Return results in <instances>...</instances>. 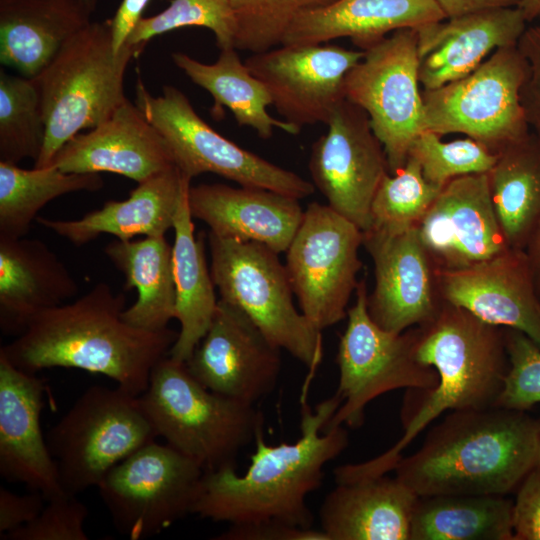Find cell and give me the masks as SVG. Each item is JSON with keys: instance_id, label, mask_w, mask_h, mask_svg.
<instances>
[{"instance_id": "6da1fadb", "label": "cell", "mask_w": 540, "mask_h": 540, "mask_svg": "<svg viewBox=\"0 0 540 540\" xmlns=\"http://www.w3.org/2000/svg\"><path fill=\"white\" fill-rule=\"evenodd\" d=\"M341 404L337 394L312 409L302 406L300 437L293 443L270 445L263 429L245 474L235 466L205 471L192 514L229 525L275 522L312 528L307 496L317 490L324 467L349 443L343 426H325Z\"/></svg>"}, {"instance_id": "7a4b0ae2", "label": "cell", "mask_w": 540, "mask_h": 540, "mask_svg": "<svg viewBox=\"0 0 540 540\" xmlns=\"http://www.w3.org/2000/svg\"><path fill=\"white\" fill-rule=\"evenodd\" d=\"M414 333L415 356L435 369L437 384L407 390L399 440L366 462L337 467V481L376 477L393 470L404 449L447 411L495 406L509 369L504 328L443 301L435 316Z\"/></svg>"}, {"instance_id": "3957f363", "label": "cell", "mask_w": 540, "mask_h": 540, "mask_svg": "<svg viewBox=\"0 0 540 540\" xmlns=\"http://www.w3.org/2000/svg\"><path fill=\"white\" fill-rule=\"evenodd\" d=\"M125 302L124 293L115 294L109 284L97 283L75 301L35 315L0 353L27 373L55 367L81 369L104 375L140 396L178 333L128 324L122 318Z\"/></svg>"}, {"instance_id": "277c9868", "label": "cell", "mask_w": 540, "mask_h": 540, "mask_svg": "<svg viewBox=\"0 0 540 540\" xmlns=\"http://www.w3.org/2000/svg\"><path fill=\"white\" fill-rule=\"evenodd\" d=\"M539 463L540 420L492 406L451 411L393 470L417 496H506Z\"/></svg>"}, {"instance_id": "5b68a950", "label": "cell", "mask_w": 540, "mask_h": 540, "mask_svg": "<svg viewBox=\"0 0 540 540\" xmlns=\"http://www.w3.org/2000/svg\"><path fill=\"white\" fill-rule=\"evenodd\" d=\"M143 49L125 44L116 52L110 19L91 21L62 46L33 78L46 125L35 168L50 166L72 137L102 123L127 99L125 72Z\"/></svg>"}, {"instance_id": "8992f818", "label": "cell", "mask_w": 540, "mask_h": 540, "mask_svg": "<svg viewBox=\"0 0 540 540\" xmlns=\"http://www.w3.org/2000/svg\"><path fill=\"white\" fill-rule=\"evenodd\" d=\"M140 400L157 437L205 471L235 466L241 449L263 429V415L255 404L207 389L185 362L169 355L153 368Z\"/></svg>"}, {"instance_id": "52a82bcc", "label": "cell", "mask_w": 540, "mask_h": 540, "mask_svg": "<svg viewBox=\"0 0 540 540\" xmlns=\"http://www.w3.org/2000/svg\"><path fill=\"white\" fill-rule=\"evenodd\" d=\"M208 244L220 299L240 309L272 343L315 371L323 355L321 331L294 305L279 254L261 243L210 232Z\"/></svg>"}, {"instance_id": "ba28073f", "label": "cell", "mask_w": 540, "mask_h": 540, "mask_svg": "<svg viewBox=\"0 0 540 540\" xmlns=\"http://www.w3.org/2000/svg\"><path fill=\"white\" fill-rule=\"evenodd\" d=\"M140 396L123 388H87L46 435L63 490L77 495L119 462L156 440Z\"/></svg>"}, {"instance_id": "9c48e42d", "label": "cell", "mask_w": 540, "mask_h": 540, "mask_svg": "<svg viewBox=\"0 0 540 540\" xmlns=\"http://www.w3.org/2000/svg\"><path fill=\"white\" fill-rule=\"evenodd\" d=\"M528 65L516 46L499 48L474 71L435 89H423V130L461 133L494 154L530 133L520 92Z\"/></svg>"}, {"instance_id": "30bf717a", "label": "cell", "mask_w": 540, "mask_h": 540, "mask_svg": "<svg viewBox=\"0 0 540 540\" xmlns=\"http://www.w3.org/2000/svg\"><path fill=\"white\" fill-rule=\"evenodd\" d=\"M136 104L167 144L175 165L190 179L213 173L240 186L268 189L296 199L314 193L312 182L223 137L194 110L177 88L153 96L138 78Z\"/></svg>"}, {"instance_id": "8fae6325", "label": "cell", "mask_w": 540, "mask_h": 540, "mask_svg": "<svg viewBox=\"0 0 540 540\" xmlns=\"http://www.w3.org/2000/svg\"><path fill=\"white\" fill-rule=\"evenodd\" d=\"M355 293L336 357L339 382L335 394L341 404L325 430L343 425L357 428L364 422L366 406L378 396L401 388L428 389L438 381L435 369L415 356L414 329L394 333L381 328L368 313L364 280Z\"/></svg>"}, {"instance_id": "7c38bea8", "label": "cell", "mask_w": 540, "mask_h": 540, "mask_svg": "<svg viewBox=\"0 0 540 540\" xmlns=\"http://www.w3.org/2000/svg\"><path fill=\"white\" fill-rule=\"evenodd\" d=\"M204 472L193 459L154 440L116 464L97 488L115 528L140 540L192 514Z\"/></svg>"}, {"instance_id": "4fadbf2b", "label": "cell", "mask_w": 540, "mask_h": 540, "mask_svg": "<svg viewBox=\"0 0 540 540\" xmlns=\"http://www.w3.org/2000/svg\"><path fill=\"white\" fill-rule=\"evenodd\" d=\"M363 51L345 77L344 96L367 113L393 174L423 131L416 29L396 30Z\"/></svg>"}, {"instance_id": "5bb4252c", "label": "cell", "mask_w": 540, "mask_h": 540, "mask_svg": "<svg viewBox=\"0 0 540 540\" xmlns=\"http://www.w3.org/2000/svg\"><path fill=\"white\" fill-rule=\"evenodd\" d=\"M363 232L328 204L310 203L286 250V271L300 311L319 331L347 317L362 267Z\"/></svg>"}, {"instance_id": "9a60e30c", "label": "cell", "mask_w": 540, "mask_h": 540, "mask_svg": "<svg viewBox=\"0 0 540 540\" xmlns=\"http://www.w3.org/2000/svg\"><path fill=\"white\" fill-rule=\"evenodd\" d=\"M328 130L312 145V184L338 214L362 232L371 226V206L383 177L390 173L386 153L367 113L347 99L326 123Z\"/></svg>"}, {"instance_id": "2e32d148", "label": "cell", "mask_w": 540, "mask_h": 540, "mask_svg": "<svg viewBox=\"0 0 540 540\" xmlns=\"http://www.w3.org/2000/svg\"><path fill=\"white\" fill-rule=\"evenodd\" d=\"M363 56V50L333 44L279 45L253 53L245 65L265 85L284 121L301 129L327 123L345 99L347 73Z\"/></svg>"}, {"instance_id": "e0dca14e", "label": "cell", "mask_w": 540, "mask_h": 540, "mask_svg": "<svg viewBox=\"0 0 540 540\" xmlns=\"http://www.w3.org/2000/svg\"><path fill=\"white\" fill-rule=\"evenodd\" d=\"M185 364L207 389L255 404L277 385L281 349L245 313L219 299L209 328Z\"/></svg>"}, {"instance_id": "ac0fdd59", "label": "cell", "mask_w": 540, "mask_h": 540, "mask_svg": "<svg viewBox=\"0 0 540 540\" xmlns=\"http://www.w3.org/2000/svg\"><path fill=\"white\" fill-rule=\"evenodd\" d=\"M435 278L443 301L540 347V295L525 250L509 247L465 268L435 269Z\"/></svg>"}, {"instance_id": "d6986e66", "label": "cell", "mask_w": 540, "mask_h": 540, "mask_svg": "<svg viewBox=\"0 0 540 540\" xmlns=\"http://www.w3.org/2000/svg\"><path fill=\"white\" fill-rule=\"evenodd\" d=\"M363 246L374 264V289L367 296L372 320L394 333L431 320L440 304L434 296L435 268L418 226L402 231L368 229Z\"/></svg>"}, {"instance_id": "ffe728a7", "label": "cell", "mask_w": 540, "mask_h": 540, "mask_svg": "<svg viewBox=\"0 0 540 540\" xmlns=\"http://www.w3.org/2000/svg\"><path fill=\"white\" fill-rule=\"evenodd\" d=\"M418 230L435 269L465 268L509 248L492 203L488 173L449 181Z\"/></svg>"}, {"instance_id": "44dd1931", "label": "cell", "mask_w": 540, "mask_h": 540, "mask_svg": "<svg viewBox=\"0 0 540 540\" xmlns=\"http://www.w3.org/2000/svg\"><path fill=\"white\" fill-rule=\"evenodd\" d=\"M45 387L0 353V475L49 500L66 492L41 430Z\"/></svg>"}, {"instance_id": "7402d4cb", "label": "cell", "mask_w": 540, "mask_h": 540, "mask_svg": "<svg viewBox=\"0 0 540 540\" xmlns=\"http://www.w3.org/2000/svg\"><path fill=\"white\" fill-rule=\"evenodd\" d=\"M50 166L67 173L109 172L140 183L176 165L164 139L127 98L102 123L64 144Z\"/></svg>"}, {"instance_id": "603a6c76", "label": "cell", "mask_w": 540, "mask_h": 540, "mask_svg": "<svg viewBox=\"0 0 540 540\" xmlns=\"http://www.w3.org/2000/svg\"><path fill=\"white\" fill-rule=\"evenodd\" d=\"M526 23L516 7L468 13L415 28L423 89L461 79L497 49L516 46Z\"/></svg>"}, {"instance_id": "cb8c5ba5", "label": "cell", "mask_w": 540, "mask_h": 540, "mask_svg": "<svg viewBox=\"0 0 540 540\" xmlns=\"http://www.w3.org/2000/svg\"><path fill=\"white\" fill-rule=\"evenodd\" d=\"M188 203L192 217L206 223L210 233L261 243L278 254L286 252L304 216L294 197L220 183L190 186Z\"/></svg>"}, {"instance_id": "d4e9b609", "label": "cell", "mask_w": 540, "mask_h": 540, "mask_svg": "<svg viewBox=\"0 0 540 540\" xmlns=\"http://www.w3.org/2000/svg\"><path fill=\"white\" fill-rule=\"evenodd\" d=\"M79 292L67 267L35 238H0V328L20 335L31 319Z\"/></svg>"}, {"instance_id": "484cf974", "label": "cell", "mask_w": 540, "mask_h": 540, "mask_svg": "<svg viewBox=\"0 0 540 540\" xmlns=\"http://www.w3.org/2000/svg\"><path fill=\"white\" fill-rule=\"evenodd\" d=\"M418 496L385 475L336 483L320 508L328 540H410Z\"/></svg>"}, {"instance_id": "4316f807", "label": "cell", "mask_w": 540, "mask_h": 540, "mask_svg": "<svg viewBox=\"0 0 540 540\" xmlns=\"http://www.w3.org/2000/svg\"><path fill=\"white\" fill-rule=\"evenodd\" d=\"M186 178L189 177L174 166L138 183L128 198L107 201L100 209L80 219L56 220L38 216L35 221L75 246L87 244L101 234H110L122 241L139 235L165 236L173 228Z\"/></svg>"}, {"instance_id": "83f0119b", "label": "cell", "mask_w": 540, "mask_h": 540, "mask_svg": "<svg viewBox=\"0 0 540 540\" xmlns=\"http://www.w3.org/2000/svg\"><path fill=\"white\" fill-rule=\"evenodd\" d=\"M444 19L436 0H336L299 15L281 45L324 44L348 37L365 50L390 32Z\"/></svg>"}, {"instance_id": "f1b7e54d", "label": "cell", "mask_w": 540, "mask_h": 540, "mask_svg": "<svg viewBox=\"0 0 540 540\" xmlns=\"http://www.w3.org/2000/svg\"><path fill=\"white\" fill-rule=\"evenodd\" d=\"M85 0H0V61L36 77L92 20Z\"/></svg>"}, {"instance_id": "f546056e", "label": "cell", "mask_w": 540, "mask_h": 540, "mask_svg": "<svg viewBox=\"0 0 540 540\" xmlns=\"http://www.w3.org/2000/svg\"><path fill=\"white\" fill-rule=\"evenodd\" d=\"M190 178L182 187L174 216L172 245L175 285V319L180 331L168 355L186 362L205 335L217 309L215 284L207 265L204 235L194 232L188 192Z\"/></svg>"}, {"instance_id": "4dcf8cb0", "label": "cell", "mask_w": 540, "mask_h": 540, "mask_svg": "<svg viewBox=\"0 0 540 540\" xmlns=\"http://www.w3.org/2000/svg\"><path fill=\"white\" fill-rule=\"evenodd\" d=\"M104 253L124 278V290H137V299L125 308L122 318L130 325L161 331L175 319V285L172 245L165 236L138 240L115 239Z\"/></svg>"}, {"instance_id": "1f68e13d", "label": "cell", "mask_w": 540, "mask_h": 540, "mask_svg": "<svg viewBox=\"0 0 540 540\" xmlns=\"http://www.w3.org/2000/svg\"><path fill=\"white\" fill-rule=\"evenodd\" d=\"M171 57L192 82L210 93L214 113L227 107L240 126L254 129L262 139H269L274 128L293 135L300 132L295 125L269 115L267 107L272 105L271 95L241 61L235 47L220 50L212 64L202 63L182 52H174Z\"/></svg>"}, {"instance_id": "d6a6232c", "label": "cell", "mask_w": 540, "mask_h": 540, "mask_svg": "<svg viewBox=\"0 0 540 540\" xmlns=\"http://www.w3.org/2000/svg\"><path fill=\"white\" fill-rule=\"evenodd\" d=\"M410 540H514L513 501L504 495L418 496Z\"/></svg>"}, {"instance_id": "836d02e7", "label": "cell", "mask_w": 540, "mask_h": 540, "mask_svg": "<svg viewBox=\"0 0 540 540\" xmlns=\"http://www.w3.org/2000/svg\"><path fill=\"white\" fill-rule=\"evenodd\" d=\"M488 176L506 243L525 250L540 223V140L531 132L502 150Z\"/></svg>"}, {"instance_id": "e575fe53", "label": "cell", "mask_w": 540, "mask_h": 540, "mask_svg": "<svg viewBox=\"0 0 540 540\" xmlns=\"http://www.w3.org/2000/svg\"><path fill=\"white\" fill-rule=\"evenodd\" d=\"M103 185L99 173H67L54 166L24 169L0 161V238L25 237L47 203L68 193L99 191Z\"/></svg>"}, {"instance_id": "d590c367", "label": "cell", "mask_w": 540, "mask_h": 540, "mask_svg": "<svg viewBox=\"0 0 540 540\" xmlns=\"http://www.w3.org/2000/svg\"><path fill=\"white\" fill-rule=\"evenodd\" d=\"M46 136L40 93L33 78L0 70V161L18 164L41 154Z\"/></svg>"}, {"instance_id": "8d00e7d4", "label": "cell", "mask_w": 540, "mask_h": 540, "mask_svg": "<svg viewBox=\"0 0 540 540\" xmlns=\"http://www.w3.org/2000/svg\"><path fill=\"white\" fill-rule=\"evenodd\" d=\"M442 188L428 182L419 163L408 157L401 169L383 177L372 202L369 229L402 231L418 226Z\"/></svg>"}, {"instance_id": "74e56055", "label": "cell", "mask_w": 540, "mask_h": 540, "mask_svg": "<svg viewBox=\"0 0 540 540\" xmlns=\"http://www.w3.org/2000/svg\"><path fill=\"white\" fill-rule=\"evenodd\" d=\"M184 27L209 29L220 50L235 47L236 20L229 0H171L160 13L142 17L126 44L145 47L152 38Z\"/></svg>"}, {"instance_id": "f35d334b", "label": "cell", "mask_w": 540, "mask_h": 540, "mask_svg": "<svg viewBox=\"0 0 540 540\" xmlns=\"http://www.w3.org/2000/svg\"><path fill=\"white\" fill-rule=\"evenodd\" d=\"M336 0H229L236 20L235 48L260 53L281 45L301 14Z\"/></svg>"}, {"instance_id": "ab89813d", "label": "cell", "mask_w": 540, "mask_h": 540, "mask_svg": "<svg viewBox=\"0 0 540 540\" xmlns=\"http://www.w3.org/2000/svg\"><path fill=\"white\" fill-rule=\"evenodd\" d=\"M408 157L419 163L428 182L439 187L461 176L488 173L497 160V154L469 137L444 142L427 130L413 140Z\"/></svg>"}, {"instance_id": "60d3db41", "label": "cell", "mask_w": 540, "mask_h": 540, "mask_svg": "<svg viewBox=\"0 0 540 540\" xmlns=\"http://www.w3.org/2000/svg\"><path fill=\"white\" fill-rule=\"evenodd\" d=\"M504 333L509 369L495 406L526 411L540 403V347L518 330Z\"/></svg>"}, {"instance_id": "b9f144b4", "label": "cell", "mask_w": 540, "mask_h": 540, "mask_svg": "<svg viewBox=\"0 0 540 540\" xmlns=\"http://www.w3.org/2000/svg\"><path fill=\"white\" fill-rule=\"evenodd\" d=\"M31 522L6 534L1 540H87L84 524L86 505L76 495L64 493L49 500Z\"/></svg>"}, {"instance_id": "7bdbcfd3", "label": "cell", "mask_w": 540, "mask_h": 540, "mask_svg": "<svg viewBox=\"0 0 540 540\" xmlns=\"http://www.w3.org/2000/svg\"><path fill=\"white\" fill-rule=\"evenodd\" d=\"M517 47L528 65L521 104L531 132L540 140V24L527 27Z\"/></svg>"}, {"instance_id": "ee69618b", "label": "cell", "mask_w": 540, "mask_h": 540, "mask_svg": "<svg viewBox=\"0 0 540 540\" xmlns=\"http://www.w3.org/2000/svg\"><path fill=\"white\" fill-rule=\"evenodd\" d=\"M514 540H540V463L523 479L513 501Z\"/></svg>"}, {"instance_id": "f6af8a7d", "label": "cell", "mask_w": 540, "mask_h": 540, "mask_svg": "<svg viewBox=\"0 0 540 540\" xmlns=\"http://www.w3.org/2000/svg\"><path fill=\"white\" fill-rule=\"evenodd\" d=\"M218 540H328L319 529L301 528L275 522L230 525Z\"/></svg>"}, {"instance_id": "bcb514c9", "label": "cell", "mask_w": 540, "mask_h": 540, "mask_svg": "<svg viewBox=\"0 0 540 540\" xmlns=\"http://www.w3.org/2000/svg\"><path fill=\"white\" fill-rule=\"evenodd\" d=\"M46 499L36 491L17 494L0 487V539L31 522L42 511Z\"/></svg>"}, {"instance_id": "7dc6e473", "label": "cell", "mask_w": 540, "mask_h": 540, "mask_svg": "<svg viewBox=\"0 0 540 540\" xmlns=\"http://www.w3.org/2000/svg\"><path fill=\"white\" fill-rule=\"evenodd\" d=\"M151 0H122L115 15L110 19L113 47L119 52L140 19Z\"/></svg>"}, {"instance_id": "c3c4849f", "label": "cell", "mask_w": 540, "mask_h": 540, "mask_svg": "<svg viewBox=\"0 0 540 540\" xmlns=\"http://www.w3.org/2000/svg\"><path fill=\"white\" fill-rule=\"evenodd\" d=\"M523 0H436L446 18L483 10L516 8Z\"/></svg>"}, {"instance_id": "681fc988", "label": "cell", "mask_w": 540, "mask_h": 540, "mask_svg": "<svg viewBox=\"0 0 540 540\" xmlns=\"http://www.w3.org/2000/svg\"><path fill=\"white\" fill-rule=\"evenodd\" d=\"M525 251L530 260L537 291L540 295V223L527 244Z\"/></svg>"}, {"instance_id": "f907efd6", "label": "cell", "mask_w": 540, "mask_h": 540, "mask_svg": "<svg viewBox=\"0 0 540 540\" xmlns=\"http://www.w3.org/2000/svg\"><path fill=\"white\" fill-rule=\"evenodd\" d=\"M518 8L521 9L527 22L540 17V0H523Z\"/></svg>"}, {"instance_id": "816d5d0a", "label": "cell", "mask_w": 540, "mask_h": 540, "mask_svg": "<svg viewBox=\"0 0 540 540\" xmlns=\"http://www.w3.org/2000/svg\"><path fill=\"white\" fill-rule=\"evenodd\" d=\"M99 0H85L88 6L94 11Z\"/></svg>"}]
</instances>
